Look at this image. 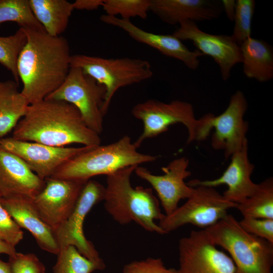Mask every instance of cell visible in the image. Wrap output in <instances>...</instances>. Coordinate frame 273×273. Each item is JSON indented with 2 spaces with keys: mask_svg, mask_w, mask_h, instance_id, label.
<instances>
[{
  "mask_svg": "<svg viewBox=\"0 0 273 273\" xmlns=\"http://www.w3.org/2000/svg\"><path fill=\"white\" fill-rule=\"evenodd\" d=\"M23 29L26 41L17 69L23 84L21 92L31 104L45 99L63 83L71 68L72 55L65 37L51 36L44 30Z\"/></svg>",
  "mask_w": 273,
  "mask_h": 273,
  "instance_id": "obj_1",
  "label": "cell"
},
{
  "mask_svg": "<svg viewBox=\"0 0 273 273\" xmlns=\"http://www.w3.org/2000/svg\"><path fill=\"white\" fill-rule=\"evenodd\" d=\"M12 138L54 147L72 144L93 147L101 142L100 135L87 126L74 105L47 99L28 105Z\"/></svg>",
  "mask_w": 273,
  "mask_h": 273,
  "instance_id": "obj_2",
  "label": "cell"
},
{
  "mask_svg": "<svg viewBox=\"0 0 273 273\" xmlns=\"http://www.w3.org/2000/svg\"><path fill=\"white\" fill-rule=\"evenodd\" d=\"M137 166L125 167L107 176L105 209L120 224L134 222L147 231L165 234L155 222L164 214L152 189L143 186L133 188L131 185L130 177Z\"/></svg>",
  "mask_w": 273,
  "mask_h": 273,
  "instance_id": "obj_3",
  "label": "cell"
},
{
  "mask_svg": "<svg viewBox=\"0 0 273 273\" xmlns=\"http://www.w3.org/2000/svg\"><path fill=\"white\" fill-rule=\"evenodd\" d=\"M137 149L131 138L124 135L113 143L91 147L78 154L63 164L51 177L88 180L96 175L107 176L122 168L139 166L158 158V156L140 153Z\"/></svg>",
  "mask_w": 273,
  "mask_h": 273,
  "instance_id": "obj_4",
  "label": "cell"
},
{
  "mask_svg": "<svg viewBox=\"0 0 273 273\" xmlns=\"http://www.w3.org/2000/svg\"><path fill=\"white\" fill-rule=\"evenodd\" d=\"M204 230L215 245L229 253L236 273H272L273 243L246 232L232 215Z\"/></svg>",
  "mask_w": 273,
  "mask_h": 273,
  "instance_id": "obj_5",
  "label": "cell"
},
{
  "mask_svg": "<svg viewBox=\"0 0 273 273\" xmlns=\"http://www.w3.org/2000/svg\"><path fill=\"white\" fill-rule=\"evenodd\" d=\"M131 112L144 125L142 133L133 142L138 149L146 140L167 131L170 125L177 123L183 124L188 130L187 144L204 141L210 134L206 128V114L197 119L192 105L185 101L175 100L164 103L149 99L135 105Z\"/></svg>",
  "mask_w": 273,
  "mask_h": 273,
  "instance_id": "obj_6",
  "label": "cell"
},
{
  "mask_svg": "<svg viewBox=\"0 0 273 273\" xmlns=\"http://www.w3.org/2000/svg\"><path fill=\"white\" fill-rule=\"evenodd\" d=\"M70 64L71 67L80 68L104 86L106 95L103 112L105 115L119 88L140 83L153 76L149 62L138 58H105L75 54L71 56Z\"/></svg>",
  "mask_w": 273,
  "mask_h": 273,
  "instance_id": "obj_7",
  "label": "cell"
},
{
  "mask_svg": "<svg viewBox=\"0 0 273 273\" xmlns=\"http://www.w3.org/2000/svg\"><path fill=\"white\" fill-rule=\"evenodd\" d=\"M181 206L164 215L159 226L165 234L188 224L205 229L222 219L238 204L226 200L213 187L197 186Z\"/></svg>",
  "mask_w": 273,
  "mask_h": 273,
  "instance_id": "obj_8",
  "label": "cell"
},
{
  "mask_svg": "<svg viewBox=\"0 0 273 273\" xmlns=\"http://www.w3.org/2000/svg\"><path fill=\"white\" fill-rule=\"evenodd\" d=\"M104 85L78 67H71L63 83L46 99L64 101L74 105L87 126L98 134L103 129Z\"/></svg>",
  "mask_w": 273,
  "mask_h": 273,
  "instance_id": "obj_9",
  "label": "cell"
},
{
  "mask_svg": "<svg viewBox=\"0 0 273 273\" xmlns=\"http://www.w3.org/2000/svg\"><path fill=\"white\" fill-rule=\"evenodd\" d=\"M177 273H236L230 256L219 250L205 230L192 231L178 242Z\"/></svg>",
  "mask_w": 273,
  "mask_h": 273,
  "instance_id": "obj_10",
  "label": "cell"
},
{
  "mask_svg": "<svg viewBox=\"0 0 273 273\" xmlns=\"http://www.w3.org/2000/svg\"><path fill=\"white\" fill-rule=\"evenodd\" d=\"M105 193V187L99 182L90 179L87 181L70 216L55 231L60 249L73 246L90 260L96 261L102 260L93 244L85 237L83 223L92 208L104 200Z\"/></svg>",
  "mask_w": 273,
  "mask_h": 273,
  "instance_id": "obj_11",
  "label": "cell"
},
{
  "mask_svg": "<svg viewBox=\"0 0 273 273\" xmlns=\"http://www.w3.org/2000/svg\"><path fill=\"white\" fill-rule=\"evenodd\" d=\"M87 181L51 177L44 179L42 189L32 199L40 217L54 232L70 216Z\"/></svg>",
  "mask_w": 273,
  "mask_h": 273,
  "instance_id": "obj_12",
  "label": "cell"
},
{
  "mask_svg": "<svg viewBox=\"0 0 273 273\" xmlns=\"http://www.w3.org/2000/svg\"><path fill=\"white\" fill-rule=\"evenodd\" d=\"M247 108L243 93L238 90L231 97L228 107L221 114L209 113V127L215 129L211 146L214 150H223L226 159L240 150L248 140L249 125L244 119Z\"/></svg>",
  "mask_w": 273,
  "mask_h": 273,
  "instance_id": "obj_13",
  "label": "cell"
},
{
  "mask_svg": "<svg viewBox=\"0 0 273 273\" xmlns=\"http://www.w3.org/2000/svg\"><path fill=\"white\" fill-rule=\"evenodd\" d=\"M179 25L172 34L181 41H191L203 55L211 57L219 66L222 79L228 80L233 67L242 60L240 47L231 35L204 32L191 20L184 21Z\"/></svg>",
  "mask_w": 273,
  "mask_h": 273,
  "instance_id": "obj_14",
  "label": "cell"
},
{
  "mask_svg": "<svg viewBox=\"0 0 273 273\" xmlns=\"http://www.w3.org/2000/svg\"><path fill=\"white\" fill-rule=\"evenodd\" d=\"M0 145L4 149L21 158L42 179L52 176L69 159L91 147H54L17 140L12 137L0 138Z\"/></svg>",
  "mask_w": 273,
  "mask_h": 273,
  "instance_id": "obj_15",
  "label": "cell"
},
{
  "mask_svg": "<svg viewBox=\"0 0 273 273\" xmlns=\"http://www.w3.org/2000/svg\"><path fill=\"white\" fill-rule=\"evenodd\" d=\"M189 160L186 157L172 160L161 168L162 175H155L146 167L137 166L134 172L141 178L148 182L156 191L165 215H169L177 207L180 200L189 198L194 188L185 182L191 175L188 170Z\"/></svg>",
  "mask_w": 273,
  "mask_h": 273,
  "instance_id": "obj_16",
  "label": "cell"
},
{
  "mask_svg": "<svg viewBox=\"0 0 273 273\" xmlns=\"http://www.w3.org/2000/svg\"><path fill=\"white\" fill-rule=\"evenodd\" d=\"M231 157L229 165L218 178L207 180L192 179L187 183V185L191 187L203 186L213 188L226 185L228 188L223 193V197L230 202L237 204L241 203L250 196L257 187V184L251 179L255 166L248 157V140L242 148Z\"/></svg>",
  "mask_w": 273,
  "mask_h": 273,
  "instance_id": "obj_17",
  "label": "cell"
},
{
  "mask_svg": "<svg viewBox=\"0 0 273 273\" xmlns=\"http://www.w3.org/2000/svg\"><path fill=\"white\" fill-rule=\"evenodd\" d=\"M101 20L122 29L135 41L157 50L163 55L181 61L188 68L195 70L199 65V57L203 56L198 50L190 51L182 41L173 34H156L145 31L133 24L130 20L103 15Z\"/></svg>",
  "mask_w": 273,
  "mask_h": 273,
  "instance_id": "obj_18",
  "label": "cell"
},
{
  "mask_svg": "<svg viewBox=\"0 0 273 273\" xmlns=\"http://www.w3.org/2000/svg\"><path fill=\"white\" fill-rule=\"evenodd\" d=\"M1 204L21 229L32 234L41 249L58 254L60 247L55 232L40 217L31 198L21 195L1 198Z\"/></svg>",
  "mask_w": 273,
  "mask_h": 273,
  "instance_id": "obj_19",
  "label": "cell"
},
{
  "mask_svg": "<svg viewBox=\"0 0 273 273\" xmlns=\"http://www.w3.org/2000/svg\"><path fill=\"white\" fill-rule=\"evenodd\" d=\"M44 179L34 173L19 157L0 145V196L16 195L33 199L42 189Z\"/></svg>",
  "mask_w": 273,
  "mask_h": 273,
  "instance_id": "obj_20",
  "label": "cell"
},
{
  "mask_svg": "<svg viewBox=\"0 0 273 273\" xmlns=\"http://www.w3.org/2000/svg\"><path fill=\"white\" fill-rule=\"evenodd\" d=\"M150 11L171 25L186 20H210L221 13L216 2L208 0H150Z\"/></svg>",
  "mask_w": 273,
  "mask_h": 273,
  "instance_id": "obj_21",
  "label": "cell"
},
{
  "mask_svg": "<svg viewBox=\"0 0 273 273\" xmlns=\"http://www.w3.org/2000/svg\"><path fill=\"white\" fill-rule=\"evenodd\" d=\"M240 47L245 76L259 82L271 80L273 78L272 48L264 40L252 37Z\"/></svg>",
  "mask_w": 273,
  "mask_h": 273,
  "instance_id": "obj_22",
  "label": "cell"
},
{
  "mask_svg": "<svg viewBox=\"0 0 273 273\" xmlns=\"http://www.w3.org/2000/svg\"><path fill=\"white\" fill-rule=\"evenodd\" d=\"M31 11L44 31L60 36L66 29L74 10L72 3L66 0H29Z\"/></svg>",
  "mask_w": 273,
  "mask_h": 273,
  "instance_id": "obj_23",
  "label": "cell"
},
{
  "mask_svg": "<svg viewBox=\"0 0 273 273\" xmlns=\"http://www.w3.org/2000/svg\"><path fill=\"white\" fill-rule=\"evenodd\" d=\"M15 80L0 81V138L15 127L29 105Z\"/></svg>",
  "mask_w": 273,
  "mask_h": 273,
  "instance_id": "obj_24",
  "label": "cell"
},
{
  "mask_svg": "<svg viewBox=\"0 0 273 273\" xmlns=\"http://www.w3.org/2000/svg\"><path fill=\"white\" fill-rule=\"evenodd\" d=\"M243 217L273 219V178L257 184L255 191L236 208Z\"/></svg>",
  "mask_w": 273,
  "mask_h": 273,
  "instance_id": "obj_25",
  "label": "cell"
},
{
  "mask_svg": "<svg viewBox=\"0 0 273 273\" xmlns=\"http://www.w3.org/2000/svg\"><path fill=\"white\" fill-rule=\"evenodd\" d=\"M57 256L53 273H92L105 267L103 260L98 261L90 260L71 245L61 248Z\"/></svg>",
  "mask_w": 273,
  "mask_h": 273,
  "instance_id": "obj_26",
  "label": "cell"
},
{
  "mask_svg": "<svg viewBox=\"0 0 273 273\" xmlns=\"http://www.w3.org/2000/svg\"><path fill=\"white\" fill-rule=\"evenodd\" d=\"M6 22H15L21 28L44 30L34 17L29 0H0V26Z\"/></svg>",
  "mask_w": 273,
  "mask_h": 273,
  "instance_id": "obj_27",
  "label": "cell"
},
{
  "mask_svg": "<svg viewBox=\"0 0 273 273\" xmlns=\"http://www.w3.org/2000/svg\"><path fill=\"white\" fill-rule=\"evenodd\" d=\"M26 41V33L23 28L20 27L12 35L0 36V64L11 72L17 83L19 80L17 61Z\"/></svg>",
  "mask_w": 273,
  "mask_h": 273,
  "instance_id": "obj_28",
  "label": "cell"
},
{
  "mask_svg": "<svg viewBox=\"0 0 273 273\" xmlns=\"http://www.w3.org/2000/svg\"><path fill=\"white\" fill-rule=\"evenodd\" d=\"M255 8L254 0H237L235 16L234 27L231 35L240 46L251 37L252 20Z\"/></svg>",
  "mask_w": 273,
  "mask_h": 273,
  "instance_id": "obj_29",
  "label": "cell"
},
{
  "mask_svg": "<svg viewBox=\"0 0 273 273\" xmlns=\"http://www.w3.org/2000/svg\"><path fill=\"white\" fill-rule=\"evenodd\" d=\"M102 7L106 15H119L122 19L139 17L146 19L150 11V0H104Z\"/></svg>",
  "mask_w": 273,
  "mask_h": 273,
  "instance_id": "obj_30",
  "label": "cell"
},
{
  "mask_svg": "<svg viewBox=\"0 0 273 273\" xmlns=\"http://www.w3.org/2000/svg\"><path fill=\"white\" fill-rule=\"evenodd\" d=\"M11 273H46L45 267L34 254L16 252L9 256Z\"/></svg>",
  "mask_w": 273,
  "mask_h": 273,
  "instance_id": "obj_31",
  "label": "cell"
},
{
  "mask_svg": "<svg viewBox=\"0 0 273 273\" xmlns=\"http://www.w3.org/2000/svg\"><path fill=\"white\" fill-rule=\"evenodd\" d=\"M23 237L21 229L3 207L0 196V240L15 247Z\"/></svg>",
  "mask_w": 273,
  "mask_h": 273,
  "instance_id": "obj_32",
  "label": "cell"
},
{
  "mask_svg": "<svg viewBox=\"0 0 273 273\" xmlns=\"http://www.w3.org/2000/svg\"><path fill=\"white\" fill-rule=\"evenodd\" d=\"M239 223L247 233L273 243V219L245 216Z\"/></svg>",
  "mask_w": 273,
  "mask_h": 273,
  "instance_id": "obj_33",
  "label": "cell"
},
{
  "mask_svg": "<svg viewBox=\"0 0 273 273\" xmlns=\"http://www.w3.org/2000/svg\"><path fill=\"white\" fill-rule=\"evenodd\" d=\"M123 273H177V270L166 268L161 258L149 257L126 264Z\"/></svg>",
  "mask_w": 273,
  "mask_h": 273,
  "instance_id": "obj_34",
  "label": "cell"
},
{
  "mask_svg": "<svg viewBox=\"0 0 273 273\" xmlns=\"http://www.w3.org/2000/svg\"><path fill=\"white\" fill-rule=\"evenodd\" d=\"M104 0H76L72 3L74 10L93 11L102 7Z\"/></svg>",
  "mask_w": 273,
  "mask_h": 273,
  "instance_id": "obj_35",
  "label": "cell"
},
{
  "mask_svg": "<svg viewBox=\"0 0 273 273\" xmlns=\"http://www.w3.org/2000/svg\"><path fill=\"white\" fill-rule=\"evenodd\" d=\"M221 3L223 9L228 18L230 21H233L235 14L236 1L234 0H222Z\"/></svg>",
  "mask_w": 273,
  "mask_h": 273,
  "instance_id": "obj_36",
  "label": "cell"
},
{
  "mask_svg": "<svg viewBox=\"0 0 273 273\" xmlns=\"http://www.w3.org/2000/svg\"><path fill=\"white\" fill-rule=\"evenodd\" d=\"M16 252L15 247L0 240V254H5L11 256L14 255Z\"/></svg>",
  "mask_w": 273,
  "mask_h": 273,
  "instance_id": "obj_37",
  "label": "cell"
},
{
  "mask_svg": "<svg viewBox=\"0 0 273 273\" xmlns=\"http://www.w3.org/2000/svg\"><path fill=\"white\" fill-rule=\"evenodd\" d=\"M0 273H11L9 262L2 260L0 258Z\"/></svg>",
  "mask_w": 273,
  "mask_h": 273,
  "instance_id": "obj_38",
  "label": "cell"
}]
</instances>
